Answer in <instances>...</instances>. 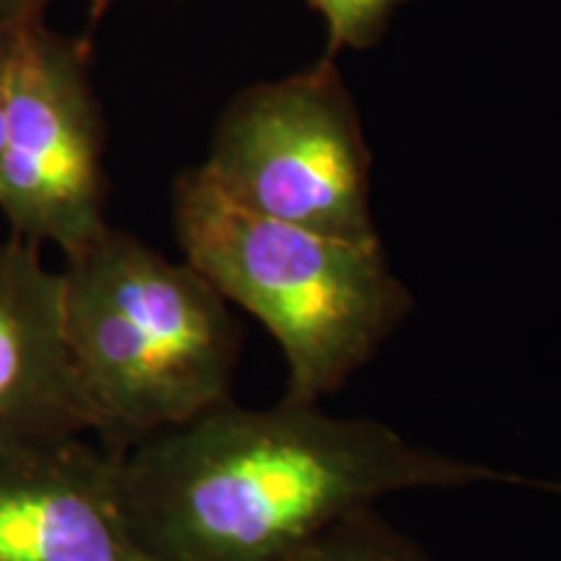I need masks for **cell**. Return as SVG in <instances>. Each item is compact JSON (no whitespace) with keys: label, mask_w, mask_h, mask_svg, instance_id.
Wrapping results in <instances>:
<instances>
[{"label":"cell","mask_w":561,"mask_h":561,"mask_svg":"<svg viewBox=\"0 0 561 561\" xmlns=\"http://www.w3.org/2000/svg\"><path fill=\"white\" fill-rule=\"evenodd\" d=\"M115 455L123 510L157 561H280L409 489L510 483L561 494V481L439 455L318 403L252 411L221 401Z\"/></svg>","instance_id":"6da1fadb"},{"label":"cell","mask_w":561,"mask_h":561,"mask_svg":"<svg viewBox=\"0 0 561 561\" xmlns=\"http://www.w3.org/2000/svg\"><path fill=\"white\" fill-rule=\"evenodd\" d=\"M60 276L70 362L107 450L229 401L240 322L193 265L110 227Z\"/></svg>","instance_id":"7a4b0ae2"},{"label":"cell","mask_w":561,"mask_h":561,"mask_svg":"<svg viewBox=\"0 0 561 561\" xmlns=\"http://www.w3.org/2000/svg\"><path fill=\"white\" fill-rule=\"evenodd\" d=\"M172 224L185 263L278 341L289 403L312 405L343 388L413 307L380 237L348 240L252 214L198 167L174 180Z\"/></svg>","instance_id":"3957f363"},{"label":"cell","mask_w":561,"mask_h":561,"mask_svg":"<svg viewBox=\"0 0 561 561\" xmlns=\"http://www.w3.org/2000/svg\"><path fill=\"white\" fill-rule=\"evenodd\" d=\"M371 157L333 58L242 89L221 112L198 170L237 206L322 234L377 240Z\"/></svg>","instance_id":"277c9868"},{"label":"cell","mask_w":561,"mask_h":561,"mask_svg":"<svg viewBox=\"0 0 561 561\" xmlns=\"http://www.w3.org/2000/svg\"><path fill=\"white\" fill-rule=\"evenodd\" d=\"M104 125L83 39L45 19L19 32L0 151V216L16 240L70 257L110 229Z\"/></svg>","instance_id":"5b68a950"},{"label":"cell","mask_w":561,"mask_h":561,"mask_svg":"<svg viewBox=\"0 0 561 561\" xmlns=\"http://www.w3.org/2000/svg\"><path fill=\"white\" fill-rule=\"evenodd\" d=\"M0 561H157L123 510L117 455L87 437L0 455Z\"/></svg>","instance_id":"8992f818"},{"label":"cell","mask_w":561,"mask_h":561,"mask_svg":"<svg viewBox=\"0 0 561 561\" xmlns=\"http://www.w3.org/2000/svg\"><path fill=\"white\" fill-rule=\"evenodd\" d=\"M100 434L66 341L62 276L37 244L0 242V455Z\"/></svg>","instance_id":"52a82bcc"},{"label":"cell","mask_w":561,"mask_h":561,"mask_svg":"<svg viewBox=\"0 0 561 561\" xmlns=\"http://www.w3.org/2000/svg\"><path fill=\"white\" fill-rule=\"evenodd\" d=\"M280 561H430L409 538L392 530L375 507L333 523Z\"/></svg>","instance_id":"ba28073f"},{"label":"cell","mask_w":561,"mask_h":561,"mask_svg":"<svg viewBox=\"0 0 561 561\" xmlns=\"http://www.w3.org/2000/svg\"><path fill=\"white\" fill-rule=\"evenodd\" d=\"M325 19L328 55L341 50H367L388 32L392 16L409 0H307Z\"/></svg>","instance_id":"9c48e42d"},{"label":"cell","mask_w":561,"mask_h":561,"mask_svg":"<svg viewBox=\"0 0 561 561\" xmlns=\"http://www.w3.org/2000/svg\"><path fill=\"white\" fill-rule=\"evenodd\" d=\"M21 30H24V26H21ZM21 30H0V151H3L5 117H9L13 66H16L19 32Z\"/></svg>","instance_id":"30bf717a"},{"label":"cell","mask_w":561,"mask_h":561,"mask_svg":"<svg viewBox=\"0 0 561 561\" xmlns=\"http://www.w3.org/2000/svg\"><path fill=\"white\" fill-rule=\"evenodd\" d=\"M53 0H0V30H21L45 19Z\"/></svg>","instance_id":"8fae6325"},{"label":"cell","mask_w":561,"mask_h":561,"mask_svg":"<svg viewBox=\"0 0 561 561\" xmlns=\"http://www.w3.org/2000/svg\"><path fill=\"white\" fill-rule=\"evenodd\" d=\"M87 3H89V16H91V21H94V24H96V21H100V19L104 16V13L110 11L112 5L117 3V0H87Z\"/></svg>","instance_id":"7c38bea8"}]
</instances>
